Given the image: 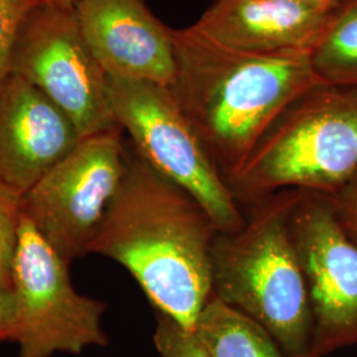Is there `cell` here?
Segmentation results:
<instances>
[{
	"label": "cell",
	"mask_w": 357,
	"mask_h": 357,
	"mask_svg": "<svg viewBox=\"0 0 357 357\" xmlns=\"http://www.w3.org/2000/svg\"><path fill=\"white\" fill-rule=\"evenodd\" d=\"M216 234L203 205L131 147L89 255L123 266L156 312L195 330L212 296L211 249Z\"/></svg>",
	"instance_id": "obj_1"
},
{
	"label": "cell",
	"mask_w": 357,
	"mask_h": 357,
	"mask_svg": "<svg viewBox=\"0 0 357 357\" xmlns=\"http://www.w3.org/2000/svg\"><path fill=\"white\" fill-rule=\"evenodd\" d=\"M172 38L176 73L168 88L228 183L278 115L321 82L311 52L240 51L193 26L172 28Z\"/></svg>",
	"instance_id": "obj_2"
},
{
	"label": "cell",
	"mask_w": 357,
	"mask_h": 357,
	"mask_svg": "<svg viewBox=\"0 0 357 357\" xmlns=\"http://www.w3.org/2000/svg\"><path fill=\"white\" fill-rule=\"evenodd\" d=\"M301 193L286 190L245 205L243 228L217 231L211 249L212 295L265 328L287 357H312L314 345V319L291 233Z\"/></svg>",
	"instance_id": "obj_3"
},
{
	"label": "cell",
	"mask_w": 357,
	"mask_h": 357,
	"mask_svg": "<svg viewBox=\"0 0 357 357\" xmlns=\"http://www.w3.org/2000/svg\"><path fill=\"white\" fill-rule=\"evenodd\" d=\"M357 171V86L319 82L290 103L229 187L241 208L286 190L335 195Z\"/></svg>",
	"instance_id": "obj_4"
},
{
	"label": "cell",
	"mask_w": 357,
	"mask_h": 357,
	"mask_svg": "<svg viewBox=\"0 0 357 357\" xmlns=\"http://www.w3.org/2000/svg\"><path fill=\"white\" fill-rule=\"evenodd\" d=\"M107 94L115 123L128 132L135 153L203 205L217 231L241 229V205L169 88L107 77Z\"/></svg>",
	"instance_id": "obj_5"
},
{
	"label": "cell",
	"mask_w": 357,
	"mask_h": 357,
	"mask_svg": "<svg viewBox=\"0 0 357 357\" xmlns=\"http://www.w3.org/2000/svg\"><path fill=\"white\" fill-rule=\"evenodd\" d=\"M69 265L23 215L11 271L17 357L78 355L109 343L106 305L77 291Z\"/></svg>",
	"instance_id": "obj_6"
},
{
	"label": "cell",
	"mask_w": 357,
	"mask_h": 357,
	"mask_svg": "<svg viewBox=\"0 0 357 357\" xmlns=\"http://www.w3.org/2000/svg\"><path fill=\"white\" fill-rule=\"evenodd\" d=\"M123 130L82 138L23 196V215L41 237L72 262L90 245L125 175Z\"/></svg>",
	"instance_id": "obj_7"
},
{
	"label": "cell",
	"mask_w": 357,
	"mask_h": 357,
	"mask_svg": "<svg viewBox=\"0 0 357 357\" xmlns=\"http://www.w3.org/2000/svg\"><path fill=\"white\" fill-rule=\"evenodd\" d=\"M10 75L48 97L81 138L119 128L109 105L107 76L82 38L75 7L45 1L29 15L13 50Z\"/></svg>",
	"instance_id": "obj_8"
},
{
	"label": "cell",
	"mask_w": 357,
	"mask_h": 357,
	"mask_svg": "<svg viewBox=\"0 0 357 357\" xmlns=\"http://www.w3.org/2000/svg\"><path fill=\"white\" fill-rule=\"evenodd\" d=\"M291 233L314 319L312 357L357 344V243L336 216L331 195L302 191Z\"/></svg>",
	"instance_id": "obj_9"
},
{
	"label": "cell",
	"mask_w": 357,
	"mask_h": 357,
	"mask_svg": "<svg viewBox=\"0 0 357 357\" xmlns=\"http://www.w3.org/2000/svg\"><path fill=\"white\" fill-rule=\"evenodd\" d=\"M89 51L107 77L169 86L176 73L172 28L144 0H76Z\"/></svg>",
	"instance_id": "obj_10"
},
{
	"label": "cell",
	"mask_w": 357,
	"mask_h": 357,
	"mask_svg": "<svg viewBox=\"0 0 357 357\" xmlns=\"http://www.w3.org/2000/svg\"><path fill=\"white\" fill-rule=\"evenodd\" d=\"M82 138L40 90L10 75L0 88V180L22 197Z\"/></svg>",
	"instance_id": "obj_11"
},
{
	"label": "cell",
	"mask_w": 357,
	"mask_h": 357,
	"mask_svg": "<svg viewBox=\"0 0 357 357\" xmlns=\"http://www.w3.org/2000/svg\"><path fill=\"white\" fill-rule=\"evenodd\" d=\"M331 13L282 0H216L193 26L240 51L298 53L314 50Z\"/></svg>",
	"instance_id": "obj_12"
},
{
	"label": "cell",
	"mask_w": 357,
	"mask_h": 357,
	"mask_svg": "<svg viewBox=\"0 0 357 357\" xmlns=\"http://www.w3.org/2000/svg\"><path fill=\"white\" fill-rule=\"evenodd\" d=\"M195 331L213 357H287L265 328L213 295Z\"/></svg>",
	"instance_id": "obj_13"
},
{
	"label": "cell",
	"mask_w": 357,
	"mask_h": 357,
	"mask_svg": "<svg viewBox=\"0 0 357 357\" xmlns=\"http://www.w3.org/2000/svg\"><path fill=\"white\" fill-rule=\"evenodd\" d=\"M311 63L323 82L357 86V0H342L332 11Z\"/></svg>",
	"instance_id": "obj_14"
},
{
	"label": "cell",
	"mask_w": 357,
	"mask_h": 357,
	"mask_svg": "<svg viewBox=\"0 0 357 357\" xmlns=\"http://www.w3.org/2000/svg\"><path fill=\"white\" fill-rule=\"evenodd\" d=\"M23 218V197L0 180V283L11 287L13 261Z\"/></svg>",
	"instance_id": "obj_15"
},
{
	"label": "cell",
	"mask_w": 357,
	"mask_h": 357,
	"mask_svg": "<svg viewBox=\"0 0 357 357\" xmlns=\"http://www.w3.org/2000/svg\"><path fill=\"white\" fill-rule=\"evenodd\" d=\"M153 344L160 357H213L195 330L156 312Z\"/></svg>",
	"instance_id": "obj_16"
},
{
	"label": "cell",
	"mask_w": 357,
	"mask_h": 357,
	"mask_svg": "<svg viewBox=\"0 0 357 357\" xmlns=\"http://www.w3.org/2000/svg\"><path fill=\"white\" fill-rule=\"evenodd\" d=\"M47 0H0V88L10 76L17 38L29 15Z\"/></svg>",
	"instance_id": "obj_17"
},
{
	"label": "cell",
	"mask_w": 357,
	"mask_h": 357,
	"mask_svg": "<svg viewBox=\"0 0 357 357\" xmlns=\"http://www.w3.org/2000/svg\"><path fill=\"white\" fill-rule=\"evenodd\" d=\"M331 196L340 224L357 243V171Z\"/></svg>",
	"instance_id": "obj_18"
},
{
	"label": "cell",
	"mask_w": 357,
	"mask_h": 357,
	"mask_svg": "<svg viewBox=\"0 0 357 357\" xmlns=\"http://www.w3.org/2000/svg\"><path fill=\"white\" fill-rule=\"evenodd\" d=\"M15 328V301L11 287L0 283V342L13 340Z\"/></svg>",
	"instance_id": "obj_19"
},
{
	"label": "cell",
	"mask_w": 357,
	"mask_h": 357,
	"mask_svg": "<svg viewBox=\"0 0 357 357\" xmlns=\"http://www.w3.org/2000/svg\"><path fill=\"white\" fill-rule=\"evenodd\" d=\"M282 1L301 3V4L318 7V8L326 10V11H333L342 3V0H282Z\"/></svg>",
	"instance_id": "obj_20"
},
{
	"label": "cell",
	"mask_w": 357,
	"mask_h": 357,
	"mask_svg": "<svg viewBox=\"0 0 357 357\" xmlns=\"http://www.w3.org/2000/svg\"><path fill=\"white\" fill-rule=\"evenodd\" d=\"M48 3H56L60 6H65V7H75L76 0H47Z\"/></svg>",
	"instance_id": "obj_21"
}]
</instances>
